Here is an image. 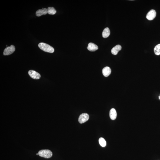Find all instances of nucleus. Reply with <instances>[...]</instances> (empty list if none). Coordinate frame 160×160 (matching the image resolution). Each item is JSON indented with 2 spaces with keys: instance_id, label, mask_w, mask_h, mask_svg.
I'll return each mask as SVG.
<instances>
[{
  "instance_id": "9d476101",
  "label": "nucleus",
  "mask_w": 160,
  "mask_h": 160,
  "mask_svg": "<svg viewBox=\"0 0 160 160\" xmlns=\"http://www.w3.org/2000/svg\"><path fill=\"white\" fill-rule=\"evenodd\" d=\"M122 49L121 46L120 45H117L112 48L111 50V52L112 54L114 55H117L119 52Z\"/></svg>"
},
{
  "instance_id": "f3484780",
  "label": "nucleus",
  "mask_w": 160,
  "mask_h": 160,
  "mask_svg": "<svg viewBox=\"0 0 160 160\" xmlns=\"http://www.w3.org/2000/svg\"><path fill=\"white\" fill-rule=\"evenodd\" d=\"M37 155H38V154H37Z\"/></svg>"
},
{
  "instance_id": "423d86ee",
  "label": "nucleus",
  "mask_w": 160,
  "mask_h": 160,
  "mask_svg": "<svg viewBox=\"0 0 160 160\" xmlns=\"http://www.w3.org/2000/svg\"><path fill=\"white\" fill-rule=\"evenodd\" d=\"M28 74L29 76L34 79H39L41 77L39 73L33 70H30L29 71Z\"/></svg>"
},
{
  "instance_id": "9b49d317",
  "label": "nucleus",
  "mask_w": 160,
  "mask_h": 160,
  "mask_svg": "<svg viewBox=\"0 0 160 160\" xmlns=\"http://www.w3.org/2000/svg\"><path fill=\"white\" fill-rule=\"evenodd\" d=\"M109 116L111 120H114L116 119L117 117V113L114 109L112 108L110 110L109 112Z\"/></svg>"
},
{
  "instance_id": "20e7f679",
  "label": "nucleus",
  "mask_w": 160,
  "mask_h": 160,
  "mask_svg": "<svg viewBox=\"0 0 160 160\" xmlns=\"http://www.w3.org/2000/svg\"><path fill=\"white\" fill-rule=\"evenodd\" d=\"M89 118V115L87 114L86 113L82 114L79 116L78 121L80 123H83L88 120Z\"/></svg>"
},
{
  "instance_id": "1a4fd4ad",
  "label": "nucleus",
  "mask_w": 160,
  "mask_h": 160,
  "mask_svg": "<svg viewBox=\"0 0 160 160\" xmlns=\"http://www.w3.org/2000/svg\"><path fill=\"white\" fill-rule=\"evenodd\" d=\"M47 13V9L42 8V9H39L37 10L36 12V15L37 17H39L42 15H45Z\"/></svg>"
},
{
  "instance_id": "39448f33",
  "label": "nucleus",
  "mask_w": 160,
  "mask_h": 160,
  "mask_svg": "<svg viewBox=\"0 0 160 160\" xmlns=\"http://www.w3.org/2000/svg\"><path fill=\"white\" fill-rule=\"evenodd\" d=\"M156 16V12L154 10H152L147 13L146 16V18L149 20H152L154 19Z\"/></svg>"
},
{
  "instance_id": "6e6552de",
  "label": "nucleus",
  "mask_w": 160,
  "mask_h": 160,
  "mask_svg": "<svg viewBox=\"0 0 160 160\" xmlns=\"http://www.w3.org/2000/svg\"><path fill=\"white\" fill-rule=\"evenodd\" d=\"M111 72V70L110 67H104L102 70V73L104 76L107 77L110 74Z\"/></svg>"
},
{
  "instance_id": "2eb2a0df",
  "label": "nucleus",
  "mask_w": 160,
  "mask_h": 160,
  "mask_svg": "<svg viewBox=\"0 0 160 160\" xmlns=\"http://www.w3.org/2000/svg\"><path fill=\"white\" fill-rule=\"evenodd\" d=\"M99 142L100 145L103 147H105L106 145V142L105 140L102 137H101L99 139Z\"/></svg>"
},
{
  "instance_id": "0eeeda50",
  "label": "nucleus",
  "mask_w": 160,
  "mask_h": 160,
  "mask_svg": "<svg viewBox=\"0 0 160 160\" xmlns=\"http://www.w3.org/2000/svg\"><path fill=\"white\" fill-rule=\"evenodd\" d=\"M87 49L90 51L94 52L98 50V47L95 44L91 42L89 43Z\"/></svg>"
},
{
  "instance_id": "4468645a",
  "label": "nucleus",
  "mask_w": 160,
  "mask_h": 160,
  "mask_svg": "<svg viewBox=\"0 0 160 160\" xmlns=\"http://www.w3.org/2000/svg\"><path fill=\"white\" fill-rule=\"evenodd\" d=\"M154 51L155 54L157 55H160V44L154 47Z\"/></svg>"
},
{
  "instance_id": "7ed1b4c3",
  "label": "nucleus",
  "mask_w": 160,
  "mask_h": 160,
  "mask_svg": "<svg viewBox=\"0 0 160 160\" xmlns=\"http://www.w3.org/2000/svg\"><path fill=\"white\" fill-rule=\"evenodd\" d=\"M15 51V47L13 45L8 47L4 50L3 52V55L5 56L9 55L12 54Z\"/></svg>"
},
{
  "instance_id": "f03ea898",
  "label": "nucleus",
  "mask_w": 160,
  "mask_h": 160,
  "mask_svg": "<svg viewBox=\"0 0 160 160\" xmlns=\"http://www.w3.org/2000/svg\"><path fill=\"white\" fill-rule=\"evenodd\" d=\"M38 155L40 157L46 158H49L52 157V153L49 149H42L38 152Z\"/></svg>"
},
{
  "instance_id": "f8f14e48",
  "label": "nucleus",
  "mask_w": 160,
  "mask_h": 160,
  "mask_svg": "<svg viewBox=\"0 0 160 160\" xmlns=\"http://www.w3.org/2000/svg\"><path fill=\"white\" fill-rule=\"evenodd\" d=\"M110 34V32L109 29L108 27L105 28L103 30V32H102V36L104 38H107L109 37Z\"/></svg>"
},
{
  "instance_id": "dca6fc26",
  "label": "nucleus",
  "mask_w": 160,
  "mask_h": 160,
  "mask_svg": "<svg viewBox=\"0 0 160 160\" xmlns=\"http://www.w3.org/2000/svg\"><path fill=\"white\" fill-rule=\"evenodd\" d=\"M159 98L160 99V96H159Z\"/></svg>"
},
{
  "instance_id": "ddd939ff",
  "label": "nucleus",
  "mask_w": 160,
  "mask_h": 160,
  "mask_svg": "<svg viewBox=\"0 0 160 160\" xmlns=\"http://www.w3.org/2000/svg\"><path fill=\"white\" fill-rule=\"evenodd\" d=\"M47 13L50 15H53L55 14L57 11L53 7H48L47 9Z\"/></svg>"
},
{
  "instance_id": "f257e3e1",
  "label": "nucleus",
  "mask_w": 160,
  "mask_h": 160,
  "mask_svg": "<svg viewBox=\"0 0 160 160\" xmlns=\"http://www.w3.org/2000/svg\"><path fill=\"white\" fill-rule=\"evenodd\" d=\"M38 46L41 49L44 51L52 53L54 52V49L52 46L44 43H40Z\"/></svg>"
}]
</instances>
